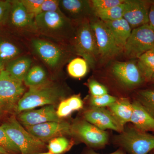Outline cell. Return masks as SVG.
Masks as SVG:
<instances>
[{
  "mask_svg": "<svg viewBox=\"0 0 154 154\" xmlns=\"http://www.w3.org/2000/svg\"><path fill=\"white\" fill-rule=\"evenodd\" d=\"M18 121L24 126H29L50 122L60 121V120L54 106L50 105L39 109L22 112L18 116Z\"/></svg>",
  "mask_w": 154,
  "mask_h": 154,
  "instance_id": "15",
  "label": "cell"
},
{
  "mask_svg": "<svg viewBox=\"0 0 154 154\" xmlns=\"http://www.w3.org/2000/svg\"><path fill=\"white\" fill-rule=\"evenodd\" d=\"M153 132H154V131H153Z\"/></svg>",
  "mask_w": 154,
  "mask_h": 154,
  "instance_id": "46",
  "label": "cell"
},
{
  "mask_svg": "<svg viewBox=\"0 0 154 154\" xmlns=\"http://www.w3.org/2000/svg\"><path fill=\"white\" fill-rule=\"evenodd\" d=\"M123 18L128 22L131 29L149 24V12L150 1L127 0Z\"/></svg>",
  "mask_w": 154,
  "mask_h": 154,
  "instance_id": "12",
  "label": "cell"
},
{
  "mask_svg": "<svg viewBox=\"0 0 154 154\" xmlns=\"http://www.w3.org/2000/svg\"><path fill=\"white\" fill-rule=\"evenodd\" d=\"M133 111L130 122L137 129L142 131H154V119L142 106L135 100L132 103Z\"/></svg>",
  "mask_w": 154,
  "mask_h": 154,
  "instance_id": "18",
  "label": "cell"
},
{
  "mask_svg": "<svg viewBox=\"0 0 154 154\" xmlns=\"http://www.w3.org/2000/svg\"><path fill=\"white\" fill-rule=\"evenodd\" d=\"M44 0H21L29 14L36 17L39 14L40 8Z\"/></svg>",
  "mask_w": 154,
  "mask_h": 154,
  "instance_id": "32",
  "label": "cell"
},
{
  "mask_svg": "<svg viewBox=\"0 0 154 154\" xmlns=\"http://www.w3.org/2000/svg\"><path fill=\"white\" fill-rule=\"evenodd\" d=\"M71 134L75 135L88 145L99 148L106 145L108 134L87 121L77 122L71 126Z\"/></svg>",
  "mask_w": 154,
  "mask_h": 154,
  "instance_id": "10",
  "label": "cell"
},
{
  "mask_svg": "<svg viewBox=\"0 0 154 154\" xmlns=\"http://www.w3.org/2000/svg\"><path fill=\"white\" fill-rule=\"evenodd\" d=\"M154 47V30L148 24L133 29L123 48L131 58L140 57Z\"/></svg>",
  "mask_w": 154,
  "mask_h": 154,
  "instance_id": "7",
  "label": "cell"
},
{
  "mask_svg": "<svg viewBox=\"0 0 154 154\" xmlns=\"http://www.w3.org/2000/svg\"><path fill=\"white\" fill-rule=\"evenodd\" d=\"M110 30L117 46L123 50L132 29L124 19L114 21H103Z\"/></svg>",
  "mask_w": 154,
  "mask_h": 154,
  "instance_id": "19",
  "label": "cell"
},
{
  "mask_svg": "<svg viewBox=\"0 0 154 154\" xmlns=\"http://www.w3.org/2000/svg\"><path fill=\"white\" fill-rule=\"evenodd\" d=\"M31 44L36 54L51 69L57 68L65 59L66 54L63 50L53 42L35 38L31 40Z\"/></svg>",
  "mask_w": 154,
  "mask_h": 154,
  "instance_id": "9",
  "label": "cell"
},
{
  "mask_svg": "<svg viewBox=\"0 0 154 154\" xmlns=\"http://www.w3.org/2000/svg\"><path fill=\"white\" fill-rule=\"evenodd\" d=\"M153 49V50H154V47L153 48V49Z\"/></svg>",
  "mask_w": 154,
  "mask_h": 154,
  "instance_id": "44",
  "label": "cell"
},
{
  "mask_svg": "<svg viewBox=\"0 0 154 154\" xmlns=\"http://www.w3.org/2000/svg\"><path fill=\"white\" fill-rule=\"evenodd\" d=\"M85 117L86 121L102 130L111 129L120 133L124 130V127L105 107H92L85 113Z\"/></svg>",
  "mask_w": 154,
  "mask_h": 154,
  "instance_id": "13",
  "label": "cell"
},
{
  "mask_svg": "<svg viewBox=\"0 0 154 154\" xmlns=\"http://www.w3.org/2000/svg\"><path fill=\"white\" fill-rule=\"evenodd\" d=\"M25 92L23 82L15 79L3 69L0 72V117L16 112Z\"/></svg>",
  "mask_w": 154,
  "mask_h": 154,
  "instance_id": "4",
  "label": "cell"
},
{
  "mask_svg": "<svg viewBox=\"0 0 154 154\" xmlns=\"http://www.w3.org/2000/svg\"><path fill=\"white\" fill-rule=\"evenodd\" d=\"M4 69V67H2V66H0V72H1L2 71V70Z\"/></svg>",
  "mask_w": 154,
  "mask_h": 154,
  "instance_id": "42",
  "label": "cell"
},
{
  "mask_svg": "<svg viewBox=\"0 0 154 154\" xmlns=\"http://www.w3.org/2000/svg\"><path fill=\"white\" fill-rule=\"evenodd\" d=\"M137 100L154 119V90L146 89L140 91Z\"/></svg>",
  "mask_w": 154,
  "mask_h": 154,
  "instance_id": "27",
  "label": "cell"
},
{
  "mask_svg": "<svg viewBox=\"0 0 154 154\" xmlns=\"http://www.w3.org/2000/svg\"><path fill=\"white\" fill-rule=\"evenodd\" d=\"M0 154H9V152L0 146Z\"/></svg>",
  "mask_w": 154,
  "mask_h": 154,
  "instance_id": "40",
  "label": "cell"
},
{
  "mask_svg": "<svg viewBox=\"0 0 154 154\" xmlns=\"http://www.w3.org/2000/svg\"><path fill=\"white\" fill-rule=\"evenodd\" d=\"M153 154V153H151V154Z\"/></svg>",
  "mask_w": 154,
  "mask_h": 154,
  "instance_id": "45",
  "label": "cell"
},
{
  "mask_svg": "<svg viewBox=\"0 0 154 154\" xmlns=\"http://www.w3.org/2000/svg\"><path fill=\"white\" fill-rule=\"evenodd\" d=\"M88 154H101L98 153L94 151H91L89 152ZM107 154H126L123 151L121 150H118L115 152H113L111 153Z\"/></svg>",
  "mask_w": 154,
  "mask_h": 154,
  "instance_id": "39",
  "label": "cell"
},
{
  "mask_svg": "<svg viewBox=\"0 0 154 154\" xmlns=\"http://www.w3.org/2000/svg\"><path fill=\"white\" fill-rule=\"evenodd\" d=\"M60 8L69 20L83 19L91 9L90 1L83 0L60 1Z\"/></svg>",
  "mask_w": 154,
  "mask_h": 154,
  "instance_id": "17",
  "label": "cell"
},
{
  "mask_svg": "<svg viewBox=\"0 0 154 154\" xmlns=\"http://www.w3.org/2000/svg\"><path fill=\"white\" fill-rule=\"evenodd\" d=\"M32 60L27 55L20 56L6 64L5 70L11 77L23 82L25 76L31 68Z\"/></svg>",
  "mask_w": 154,
  "mask_h": 154,
  "instance_id": "20",
  "label": "cell"
},
{
  "mask_svg": "<svg viewBox=\"0 0 154 154\" xmlns=\"http://www.w3.org/2000/svg\"><path fill=\"white\" fill-rule=\"evenodd\" d=\"M88 62L83 58H75L69 63L68 72L73 78H82L88 73Z\"/></svg>",
  "mask_w": 154,
  "mask_h": 154,
  "instance_id": "26",
  "label": "cell"
},
{
  "mask_svg": "<svg viewBox=\"0 0 154 154\" xmlns=\"http://www.w3.org/2000/svg\"><path fill=\"white\" fill-rule=\"evenodd\" d=\"M0 146L8 152H20L18 148L12 141L5 131L0 127Z\"/></svg>",
  "mask_w": 154,
  "mask_h": 154,
  "instance_id": "31",
  "label": "cell"
},
{
  "mask_svg": "<svg viewBox=\"0 0 154 154\" xmlns=\"http://www.w3.org/2000/svg\"><path fill=\"white\" fill-rule=\"evenodd\" d=\"M150 81H151V82L154 83V74L152 76L151 79Z\"/></svg>",
  "mask_w": 154,
  "mask_h": 154,
  "instance_id": "41",
  "label": "cell"
},
{
  "mask_svg": "<svg viewBox=\"0 0 154 154\" xmlns=\"http://www.w3.org/2000/svg\"><path fill=\"white\" fill-rule=\"evenodd\" d=\"M126 0L118 5L105 11L94 13L98 19L102 21H114L122 19L126 7Z\"/></svg>",
  "mask_w": 154,
  "mask_h": 154,
  "instance_id": "25",
  "label": "cell"
},
{
  "mask_svg": "<svg viewBox=\"0 0 154 154\" xmlns=\"http://www.w3.org/2000/svg\"><path fill=\"white\" fill-rule=\"evenodd\" d=\"M70 146V142L67 139L60 137L50 140L48 149L50 152L52 154H61L67 151Z\"/></svg>",
  "mask_w": 154,
  "mask_h": 154,
  "instance_id": "28",
  "label": "cell"
},
{
  "mask_svg": "<svg viewBox=\"0 0 154 154\" xmlns=\"http://www.w3.org/2000/svg\"><path fill=\"white\" fill-rule=\"evenodd\" d=\"M116 141L129 154H148L154 149V136L134 127L123 130Z\"/></svg>",
  "mask_w": 154,
  "mask_h": 154,
  "instance_id": "6",
  "label": "cell"
},
{
  "mask_svg": "<svg viewBox=\"0 0 154 154\" xmlns=\"http://www.w3.org/2000/svg\"><path fill=\"white\" fill-rule=\"evenodd\" d=\"M11 8V1H0V26L9 19Z\"/></svg>",
  "mask_w": 154,
  "mask_h": 154,
  "instance_id": "35",
  "label": "cell"
},
{
  "mask_svg": "<svg viewBox=\"0 0 154 154\" xmlns=\"http://www.w3.org/2000/svg\"><path fill=\"white\" fill-rule=\"evenodd\" d=\"M11 2L9 19L11 25L18 29H33L36 31L35 17L28 13L21 1H11Z\"/></svg>",
  "mask_w": 154,
  "mask_h": 154,
  "instance_id": "16",
  "label": "cell"
},
{
  "mask_svg": "<svg viewBox=\"0 0 154 154\" xmlns=\"http://www.w3.org/2000/svg\"><path fill=\"white\" fill-rule=\"evenodd\" d=\"M125 0H93L90 1L94 13L105 11L124 2Z\"/></svg>",
  "mask_w": 154,
  "mask_h": 154,
  "instance_id": "29",
  "label": "cell"
},
{
  "mask_svg": "<svg viewBox=\"0 0 154 154\" xmlns=\"http://www.w3.org/2000/svg\"><path fill=\"white\" fill-rule=\"evenodd\" d=\"M25 127L30 134L42 141L62 135L71 134V125L65 122H50Z\"/></svg>",
  "mask_w": 154,
  "mask_h": 154,
  "instance_id": "14",
  "label": "cell"
},
{
  "mask_svg": "<svg viewBox=\"0 0 154 154\" xmlns=\"http://www.w3.org/2000/svg\"><path fill=\"white\" fill-rule=\"evenodd\" d=\"M74 48L76 53L94 66L99 57L96 36L91 23L87 20L79 25L75 33Z\"/></svg>",
  "mask_w": 154,
  "mask_h": 154,
  "instance_id": "5",
  "label": "cell"
},
{
  "mask_svg": "<svg viewBox=\"0 0 154 154\" xmlns=\"http://www.w3.org/2000/svg\"><path fill=\"white\" fill-rule=\"evenodd\" d=\"M112 71L120 82L129 88L138 87L146 81L134 61L116 62L112 66Z\"/></svg>",
  "mask_w": 154,
  "mask_h": 154,
  "instance_id": "11",
  "label": "cell"
},
{
  "mask_svg": "<svg viewBox=\"0 0 154 154\" xmlns=\"http://www.w3.org/2000/svg\"><path fill=\"white\" fill-rule=\"evenodd\" d=\"M22 50L11 42L0 39V66L4 67L14 59L20 56Z\"/></svg>",
  "mask_w": 154,
  "mask_h": 154,
  "instance_id": "22",
  "label": "cell"
},
{
  "mask_svg": "<svg viewBox=\"0 0 154 154\" xmlns=\"http://www.w3.org/2000/svg\"><path fill=\"white\" fill-rule=\"evenodd\" d=\"M60 12L61 11L60 8V1L44 0L40 8L39 14L47 12Z\"/></svg>",
  "mask_w": 154,
  "mask_h": 154,
  "instance_id": "33",
  "label": "cell"
},
{
  "mask_svg": "<svg viewBox=\"0 0 154 154\" xmlns=\"http://www.w3.org/2000/svg\"><path fill=\"white\" fill-rule=\"evenodd\" d=\"M21 154H36L44 144L25 129L14 116H12L1 126Z\"/></svg>",
  "mask_w": 154,
  "mask_h": 154,
  "instance_id": "3",
  "label": "cell"
},
{
  "mask_svg": "<svg viewBox=\"0 0 154 154\" xmlns=\"http://www.w3.org/2000/svg\"><path fill=\"white\" fill-rule=\"evenodd\" d=\"M117 99L114 96L106 94L97 97L92 96L91 102L93 107H105L112 105Z\"/></svg>",
  "mask_w": 154,
  "mask_h": 154,
  "instance_id": "30",
  "label": "cell"
},
{
  "mask_svg": "<svg viewBox=\"0 0 154 154\" xmlns=\"http://www.w3.org/2000/svg\"><path fill=\"white\" fill-rule=\"evenodd\" d=\"M73 111L66 100H65L62 101L59 104L57 111V114L59 118H63L68 116Z\"/></svg>",
  "mask_w": 154,
  "mask_h": 154,
  "instance_id": "36",
  "label": "cell"
},
{
  "mask_svg": "<svg viewBox=\"0 0 154 154\" xmlns=\"http://www.w3.org/2000/svg\"><path fill=\"white\" fill-rule=\"evenodd\" d=\"M34 23L36 31L58 41L68 38L73 30L71 20L61 12L38 14L35 17Z\"/></svg>",
  "mask_w": 154,
  "mask_h": 154,
  "instance_id": "2",
  "label": "cell"
},
{
  "mask_svg": "<svg viewBox=\"0 0 154 154\" xmlns=\"http://www.w3.org/2000/svg\"><path fill=\"white\" fill-rule=\"evenodd\" d=\"M63 96L59 86L48 81L40 85L29 88L18 102L16 112L20 113L40 106L54 105Z\"/></svg>",
  "mask_w": 154,
  "mask_h": 154,
  "instance_id": "1",
  "label": "cell"
},
{
  "mask_svg": "<svg viewBox=\"0 0 154 154\" xmlns=\"http://www.w3.org/2000/svg\"><path fill=\"white\" fill-rule=\"evenodd\" d=\"M138 67L146 81H150L154 74V50L145 53L137 59Z\"/></svg>",
  "mask_w": 154,
  "mask_h": 154,
  "instance_id": "23",
  "label": "cell"
},
{
  "mask_svg": "<svg viewBox=\"0 0 154 154\" xmlns=\"http://www.w3.org/2000/svg\"><path fill=\"white\" fill-rule=\"evenodd\" d=\"M109 110L122 126L130 122L133 111L132 103L125 98L117 99L108 107Z\"/></svg>",
  "mask_w": 154,
  "mask_h": 154,
  "instance_id": "21",
  "label": "cell"
},
{
  "mask_svg": "<svg viewBox=\"0 0 154 154\" xmlns=\"http://www.w3.org/2000/svg\"><path fill=\"white\" fill-rule=\"evenodd\" d=\"M66 100L73 111L79 110L83 107L82 101L79 96H72Z\"/></svg>",
  "mask_w": 154,
  "mask_h": 154,
  "instance_id": "37",
  "label": "cell"
},
{
  "mask_svg": "<svg viewBox=\"0 0 154 154\" xmlns=\"http://www.w3.org/2000/svg\"><path fill=\"white\" fill-rule=\"evenodd\" d=\"M89 88L92 96L97 97L107 94V90L105 86L95 80H92L89 83Z\"/></svg>",
  "mask_w": 154,
  "mask_h": 154,
  "instance_id": "34",
  "label": "cell"
},
{
  "mask_svg": "<svg viewBox=\"0 0 154 154\" xmlns=\"http://www.w3.org/2000/svg\"><path fill=\"white\" fill-rule=\"evenodd\" d=\"M48 81L46 71L42 67L37 65L31 67L23 82L25 85L31 88L40 85Z\"/></svg>",
  "mask_w": 154,
  "mask_h": 154,
  "instance_id": "24",
  "label": "cell"
},
{
  "mask_svg": "<svg viewBox=\"0 0 154 154\" xmlns=\"http://www.w3.org/2000/svg\"><path fill=\"white\" fill-rule=\"evenodd\" d=\"M90 23L96 36L99 57L102 59L107 60L114 57L122 51L117 46L105 22L97 19Z\"/></svg>",
  "mask_w": 154,
  "mask_h": 154,
  "instance_id": "8",
  "label": "cell"
},
{
  "mask_svg": "<svg viewBox=\"0 0 154 154\" xmlns=\"http://www.w3.org/2000/svg\"><path fill=\"white\" fill-rule=\"evenodd\" d=\"M38 154H52L50 152H45V153H40Z\"/></svg>",
  "mask_w": 154,
  "mask_h": 154,
  "instance_id": "43",
  "label": "cell"
},
{
  "mask_svg": "<svg viewBox=\"0 0 154 154\" xmlns=\"http://www.w3.org/2000/svg\"><path fill=\"white\" fill-rule=\"evenodd\" d=\"M150 1V7L149 12V25L154 30V1Z\"/></svg>",
  "mask_w": 154,
  "mask_h": 154,
  "instance_id": "38",
  "label": "cell"
}]
</instances>
